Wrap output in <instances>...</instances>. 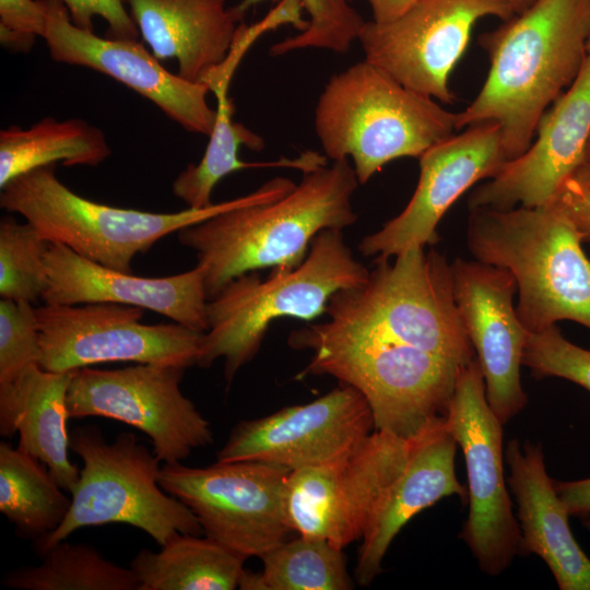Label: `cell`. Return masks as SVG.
<instances>
[{
	"label": "cell",
	"mask_w": 590,
	"mask_h": 590,
	"mask_svg": "<svg viewBox=\"0 0 590 590\" xmlns=\"http://www.w3.org/2000/svg\"><path fill=\"white\" fill-rule=\"evenodd\" d=\"M245 559L208 536L176 533L158 552L139 551L130 569L138 590H234Z\"/></svg>",
	"instance_id": "obj_27"
},
{
	"label": "cell",
	"mask_w": 590,
	"mask_h": 590,
	"mask_svg": "<svg viewBox=\"0 0 590 590\" xmlns=\"http://www.w3.org/2000/svg\"><path fill=\"white\" fill-rule=\"evenodd\" d=\"M590 0H533L479 37L489 70L458 130L495 122L508 160L532 143L543 114L571 85L589 54Z\"/></svg>",
	"instance_id": "obj_1"
},
{
	"label": "cell",
	"mask_w": 590,
	"mask_h": 590,
	"mask_svg": "<svg viewBox=\"0 0 590 590\" xmlns=\"http://www.w3.org/2000/svg\"><path fill=\"white\" fill-rule=\"evenodd\" d=\"M459 113L415 92L367 60L333 75L315 110L326 156L353 161L358 184L389 162L415 157L455 134Z\"/></svg>",
	"instance_id": "obj_7"
},
{
	"label": "cell",
	"mask_w": 590,
	"mask_h": 590,
	"mask_svg": "<svg viewBox=\"0 0 590 590\" xmlns=\"http://www.w3.org/2000/svg\"><path fill=\"white\" fill-rule=\"evenodd\" d=\"M45 304L113 303L163 315L199 332L208 330L205 271L200 264L180 274L144 278L107 268L50 241L45 253Z\"/></svg>",
	"instance_id": "obj_21"
},
{
	"label": "cell",
	"mask_w": 590,
	"mask_h": 590,
	"mask_svg": "<svg viewBox=\"0 0 590 590\" xmlns=\"http://www.w3.org/2000/svg\"><path fill=\"white\" fill-rule=\"evenodd\" d=\"M446 424L467 467L469 514L460 538L480 569L496 577L520 553L521 535L506 485L504 424L487 402L476 357L459 373Z\"/></svg>",
	"instance_id": "obj_11"
},
{
	"label": "cell",
	"mask_w": 590,
	"mask_h": 590,
	"mask_svg": "<svg viewBox=\"0 0 590 590\" xmlns=\"http://www.w3.org/2000/svg\"><path fill=\"white\" fill-rule=\"evenodd\" d=\"M158 60L175 59L178 75L202 82L227 57L240 15L226 0H125Z\"/></svg>",
	"instance_id": "obj_24"
},
{
	"label": "cell",
	"mask_w": 590,
	"mask_h": 590,
	"mask_svg": "<svg viewBox=\"0 0 590 590\" xmlns=\"http://www.w3.org/2000/svg\"><path fill=\"white\" fill-rule=\"evenodd\" d=\"M368 276L369 271L353 257L341 231H321L299 266L272 268L266 280L257 271L247 272L208 300V330L196 365L208 368L224 358V376L229 384L257 355L274 320H314L326 312L334 293L361 286Z\"/></svg>",
	"instance_id": "obj_6"
},
{
	"label": "cell",
	"mask_w": 590,
	"mask_h": 590,
	"mask_svg": "<svg viewBox=\"0 0 590 590\" xmlns=\"http://www.w3.org/2000/svg\"><path fill=\"white\" fill-rule=\"evenodd\" d=\"M42 563L9 570L2 585L19 590H138L132 570L94 546L66 540L39 554Z\"/></svg>",
	"instance_id": "obj_30"
},
{
	"label": "cell",
	"mask_w": 590,
	"mask_h": 590,
	"mask_svg": "<svg viewBox=\"0 0 590 590\" xmlns=\"http://www.w3.org/2000/svg\"><path fill=\"white\" fill-rule=\"evenodd\" d=\"M238 588L243 590H264L261 573L255 574L244 569L238 580Z\"/></svg>",
	"instance_id": "obj_41"
},
{
	"label": "cell",
	"mask_w": 590,
	"mask_h": 590,
	"mask_svg": "<svg viewBox=\"0 0 590 590\" xmlns=\"http://www.w3.org/2000/svg\"><path fill=\"white\" fill-rule=\"evenodd\" d=\"M588 54L590 56V39H589V44H588Z\"/></svg>",
	"instance_id": "obj_44"
},
{
	"label": "cell",
	"mask_w": 590,
	"mask_h": 590,
	"mask_svg": "<svg viewBox=\"0 0 590 590\" xmlns=\"http://www.w3.org/2000/svg\"><path fill=\"white\" fill-rule=\"evenodd\" d=\"M357 184L347 160L333 161L304 173L282 198L236 206L177 232L204 268L208 300L247 272L299 266L318 233L354 224Z\"/></svg>",
	"instance_id": "obj_2"
},
{
	"label": "cell",
	"mask_w": 590,
	"mask_h": 590,
	"mask_svg": "<svg viewBox=\"0 0 590 590\" xmlns=\"http://www.w3.org/2000/svg\"><path fill=\"white\" fill-rule=\"evenodd\" d=\"M46 23L43 0H0V42L4 47L28 51L36 36H44Z\"/></svg>",
	"instance_id": "obj_36"
},
{
	"label": "cell",
	"mask_w": 590,
	"mask_h": 590,
	"mask_svg": "<svg viewBox=\"0 0 590 590\" xmlns=\"http://www.w3.org/2000/svg\"><path fill=\"white\" fill-rule=\"evenodd\" d=\"M536 138L469 197L470 210L545 206L586 162L590 141V56L571 85L543 114Z\"/></svg>",
	"instance_id": "obj_20"
},
{
	"label": "cell",
	"mask_w": 590,
	"mask_h": 590,
	"mask_svg": "<svg viewBox=\"0 0 590 590\" xmlns=\"http://www.w3.org/2000/svg\"><path fill=\"white\" fill-rule=\"evenodd\" d=\"M266 0H241L235 5L244 16L251 7ZM310 19L308 26L296 35L284 38L270 48L272 56H281L305 48H321L334 52L349 51L359 37L366 21L349 0H299Z\"/></svg>",
	"instance_id": "obj_33"
},
{
	"label": "cell",
	"mask_w": 590,
	"mask_h": 590,
	"mask_svg": "<svg viewBox=\"0 0 590 590\" xmlns=\"http://www.w3.org/2000/svg\"><path fill=\"white\" fill-rule=\"evenodd\" d=\"M366 283L341 290L326 312L338 326L405 344L464 366L475 358L456 305L451 263L444 253L412 246L377 257Z\"/></svg>",
	"instance_id": "obj_8"
},
{
	"label": "cell",
	"mask_w": 590,
	"mask_h": 590,
	"mask_svg": "<svg viewBox=\"0 0 590 590\" xmlns=\"http://www.w3.org/2000/svg\"><path fill=\"white\" fill-rule=\"evenodd\" d=\"M515 10V13L521 12L526 9L533 0H506Z\"/></svg>",
	"instance_id": "obj_42"
},
{
	"label": "cell",
	"mask_w": 590,
	"mask_h": 590,
	"mask_svg": "<svg viewBox=\"0 0 590 590\" xmlns=\"http://www.w3.org/2000/svg\"><path fill=\"white\" fill-rule=\"evenodd\" d=\"M73 24L94 32L93 20L102 17L108 25V36L115 39L137 40L139 30L126 9L125 0H61Z\"/></svg>",
	"instance_id": "obj_37"
},
{
	"label": "cell",
	"mask_w": 590,
	"mask_h": 590,
	"mask_svg": "<svg viewBox=\"0 0 590 590\" xmlns=\"http://www.w3.org/2000/svg\"><path fill=\"white\" fill-rule=\"evenodd\" d=\"M110 153L104 132L83 119L45 117L28 128L10 126L0 131V189L37 167L96 166Z\"/></svg>",
	"instance_id": "obj_28"
},
{
	"label": "cell",
	"mask_w": 590,
	"mask_h": 590,
	"mask_svg": "<svg viewBox=\"0 0 590 590\" xmlns=\"http://www.w3.org/2000/svg\"><path fill=\"white\" fill-rule=\"evenodd\" d=\"M264 590H349L353 588L342 550L326 540L299 535L261 557Z\"/></svg>",
	"instance_id": "obj_31"
},
{
	"label": "cell",
	"mask_w": 590,
	"mask_h": 590,
	"mask_svg": "<svg viewBox=\"0 0 590 590\" xmlns=\"http://www.w3.org/2000/svg\"><path fill=\"white\" fill-rule=\"evenodd\" d=\"M373 429L366 399L342 384L309 403L238 422L217 451L216 461H262L294 471L343 457Z\"/></svg>",
	"instance_id": "obj_16"
},
{
	"label": "cell",
	"mask_w": 590,
	"mask_h": 590,
	"mask_svg": "<svg viewBox=\"0 0 590 590\" xmlns=\"http://www.w3.org/2000/svg\"><path fill=\"white\" fill-rule=\"evenodd\" d=\"M457 446L446 418L412 438L404 468L382 493L362 538L355 569L361 586L381 571L389 545L415 515L448 496L468 500V488L456 475Z\"/></svg>",
	"instance_id": "obj_22"
},
{
	"label": "cell",
	"mask_w": 590,
	"mask_h": 590,
	"mask_svg": "<svg viewBox=\"0 0 590 590\" xmlns=\"http://www.w3.org/2000/svg\"><path fill=\"white\" fill-rule=\"evenodd\" d=\"M295 187L274 177L255 191L201 209L154 213L97 203L63 185L55 165L22 174L1 188L2 209L22 215L49 241L62 244L102 266L132 273L131 261L161 238L229 209L282 198Z\"/></svg>",
	"instance_id": "obj_5"
},
{
	"label": "cell",
	"mask_w": 590,
	"mask_h": 590,
	"mask_svg": "<svg viewBox=\"0 0 590 590\" xmlns=\"http://www.w3.org/2000/svg\"><path fill=\"white\" fill-rule=\"evenodd\" d=\"M373 13V21L384 23L391 21L410 7H412L417 0H367Z\"/></svg>",
	"instance_id": "obj_40"
},
{
	"label": "cell",
	"mask_w": 590,
	"mask_h": 590,
	"mask_svg": "<svg viewBox=\"0 0 590 590\" xmlns=\"http://www.w3.org/2000/svg\"><path fill=\"white\" fill-rule=\"evenodd\" d=\"M72 375L32 365L0 384L1 436L10 438L17 433V447L43 462L69 493L80 476L69 458L67 392Z\"/></svg>",
	"instance_id": "obj_25"
},
{
	"label": "cell",
	"mask_w": 590,
	"mask_h": 590,
	"mask_svg": "<svg viewBox=\"0 0 590 590\" xmlns=\"http://www.w3.org/2000/svg\"><path fill=\"white\" fill-rule=\"evenodd\" d=\"M411 439L374 430L331 462L291 471L285 515L292 531L343 550L362 539L385 489L404 468Z\"/></svg>",
	"instance_id": "obj_14"
},
{
	"label": "cell",
	"mask_w": 590,
	"mask_h": 590,
	"mask_svg": "<svg viewBox=\"0 0 590 590\" xmlns=\"http://www.w3.org/2000/svg\"><path fill=\"white\" fill-rule=\"evenodd\" d=\"M586 161H590V141H589V145H588V150H587Z\"/></svg>",
	"instance_id": "obj_43"
},
{
	"label": "cell",
	"mask_w": 590,
	"mask_h": 590,
	"mask_svg": "<svg viewBox=\"0 0 590 590\" xmlns=\"http://www.w3.org/2000/svg\"><path fill=\"white\" fill-rule=\"evenodd\" d=\"M547 205L573 225L582 241L590 243V161L563 181Z\"/></svg>",
	"instance_id": "obj_38"
},
{
	"label": "cell",
	"mask_w": 590,
	"mask_h": 590,
	"mask_svg": "<svg viewBox=\"0 0 590 590\" xmlns=\"http://www.w3.org/2000/svg\"><path fill=\"white\" fill-rule=\"evenodd\" d=\"M70 449L83 462L62 523L35 542L42 554L85 527L123 523L149 534L158 545L176 533L200 535L196 515L158 483L161 460L134 434L122 432L108 444L96 426L76 427Z\"/></svg>",
	"instance_id": "obj_9"
},
{
	"label": "cell",
	"mask_w": 590,
	"mask_h": 590,
	"mask_svg": "<svg viewBox=\"0 0 590 590\" xmlns=\"http://www.w3.org/2000/svg\"><path fill=\"white\" fill-rule=\"evenodd\" d=\"M522 365L536 378H564L590 392V350L568 341L556 324L529 333Z\"/></svg>",
	"instance_id": "obj_34"
},
{
	"label": "cell",
	"mask_w": 590,
	"mask_h": 590,
	"mask_svg": "<svg viewBox=\"0 0 590 590\" xmlns=\"http://www.w3.org/2000/svg\"><path fill=\"white\" fill-rule=\"evenodd\" d=\"M50 241L31 223L0 222L1 298L34 302L47 286L45 253Z\"/></svg>",
	"instance_id": "obj_32"
},
{
	"label": "cell",
	"mask_w": 590,
	"mask_h": 590,
	"mask_svg": "<svg viewBox=\"0 0 590 590\" xmlns=\"http://www.w3.org/2000/svg\"><path fill=\"white\" fill-rule=\"evenodd\" d=\"M46 42L52 60L92 69L130 87L155 104L185 130L210 135L216 109L208 103L209 86L167 71L137 40L103 38L73 24L61 0H43Z\"/></svg>",
	"instance_id": "obj_18"
},
{
	"label": "cell",
	"mask_w": 590,
	"mask_h": 590,
	"mask_svg": "<svg viewBox=\"0 0 590 590\" xmlns=\"http://www.w3.org/2000/svg\"><path fill=\"white\" fill-rule=\"evenodd\" d=\"M231 80L221 79L210 87L217 99L216 120L206 150L198 164H189L174 180L173 192L188 208L201 209L212 204L211 193L225 176L252 167H292L304 173L326 165V157L306 152L296 158L274 162H245L238 157L240 146L253 151L264 148L263 139L233 120L234 106L227 96Z\"/></svg>",
	"instance_id": "obj_26"
},
{
	"label": "cell",
	"mask_w": 590,
	"mask_h": 590,
	"mask_svg": "<svg viewBox=\"0 0 590 590\" xmlns=\"http://www.w3.org/2000/svg\"><path fill=\"white\" fill-rule=\"evenodd\" d=\"M185 367L135 363L118 369L73 371L69 418L101 416L144 433L163 463L187 459L213 441L210 423L180 390Z\"/></svg>",
	"instance_id": "obj_13"
},
{
	"label": "cell",
	"mask_w": 590,
	"mask_h": 590,
	"mask_svg": "<svg viewBox=\"0 0 590 590\" xmlns=\"http://www.w3.org/2000/svg\"><path fill=\"white\" fill-rule=\"evenodd\" d=\"M505 463L518 508L520 553L541 557L560 590H590V558L573 535L568 510L546 472L542 445L510 439Z\"/></svg>",
	"instance_id": "obj_23"
},
{
	"label": "cell",
	"mask_w": 590,
	"mask_h": 590,
	"mask_svg": "<svg viewBox=\"0 0 590 590\" xmlns=\"http://www.w3.org/2000/svg\"><path fill=\"white\" fill-rule=\"evenodd\" d=\"M514 14L506 0H417L391 21H366L358 40L365 60L399 83L452 104L449 75L475 23L485 16L506 21Z\"/></svg>",
	"instance_id": "obj_15"
},
{
	"label": "cell",
	"mask_w": 590,
	"mask_h": 590,
	"mask_svg": "<svg viewBox=\"0 0 590 590\" xmlns=\"http://www.w3.org/2000/svg\"><path fill=\"white\" fill-rule=\"evenodd\" d=\"M459 316L483 374L487 402L503 424L527 405L520 379L529 331L520 321L517 284L506 269L457 258L451 262Z\"/></svg>",
	"instance_id": "obj_19"
},
{
	"label": "cell",
	"mask_w": 590,
	"mask_h": 590,
	"mask_svg": "<svg viewBox=\"0 0 590 590\" xmlns=\"http://www.w3.org/2000/svg\"><path fill=\"white\" fill-rule=\"evenodd\" d=\"M40 340L32 302L0 300V384L32 365H39Z\"/></svg>",
	"instance_id": "obj_35"
},
{
	"label": "cell",
	"mask_w": 590,
	"mask_h": 590,
	"mask_svg": "<svg viewBox=\"0 0 590 590\" xmlns=\"http://www.w3.org/2000/svg\"><path fill=\"white\" fill-rule=\"evenodd\" d=\"M287 343L312 352L302 375H329L352 386L366 399L375 430L404 439L447 417L463 367L330 320L293 330Z\"/></svg>",
	"instance_id": "obj_3"
},
{
	"label": "cell",
	"mask_w": 590,
	"mask_h": 590,
	"mask_svg": "<svg viewBox=\"0 0 590 590\" xmlns=\"http://www.w3.org/2000/svg\"><path fill=\"white\" fill-rule=\"evenodd\" d=\"M38 459L0 442V511L16 532L34 542L64 520L71 498Z\"/></svg>",
	"instance_id": "obj_29"
},
{
	"label": "cell",
	"mask_w": 590,
	"mask_h": 590,
	"mask_svg": "<svg viewBox=\"0 0 590 590\" xmlns=\"http://www.w3.org/2000/svg\"><path fill=\"white\" fill-rule=\"evenodd\" d=\"M290 472L252 460L205 468L176 462L162 464L158 483L190 508L208 538L245 558H261L292 531L285 515Z\"/></svg>",
	"instance_id": "obj_10"
},
{
	"label": "cell",
	"mask_w": 590,
	"mask_h": 590,
	"mask_svg": "<svg viewBox=\"0 0 590 590\" xmlns=\"http://www.w3.org/2000/svg\"><path fill=\"white\" fill-rule=\"evenodd\" d=\"M415 191L396 217L358 245L364 256L396 257L412 246L438 243L437 226L447 210L475 182L493 178L508 162L495 122L467 127L425 151Z\"/></svg>",
	"instance_id": "obj_17"
},
{
	"label": "cell",
	"mask_w": 590,
	"mask_h": 590,
	"mask_svg": "<svg viewBox=\"0 0 590 590\" xmlns=\"http://www.w3.org/2000/svg\"><path fill=\"white\" fill-rule=\"evenodd\" d=\"M40 357L48 371L102 363L197 364L204 332L177 322L144 324L143 308L113 303L44 304L36 308Z\"/></svg>",
	"instance_id": "obj_12"
},
{
	"label": "cell",
	"mask_w": 590,
	"mask_h": 590,
	"mask_svg": "<svg viewBox=\"0 0 590 590\" xmlns=\"http://www.w3.org/2000/svg\"><path fill=\"white\" fill-rule=\"evenodd\" d=\"M555 489L569 516L577 517L590 531V477L577 481H556Z\"/></svg>",
	"instance_id": "obj_39"
},
{
	"label": "cell",
	"mask_w": 590,
	"mask_h": 590,
	"mask_svg": "<svg viewBox=\"0 0 590 590\" xmlns=\"http://www.w3.org/2000/svg\"><path fill=\"white\" fill-rule=\"evenodd\" d=\"M470 211L468 248L475 260L514 275L516 311L529 332L563 320L590 330V260L565 217L550 205Z\"/></svg>",
	"instance_id": "obj_4"
}]
</instances>
